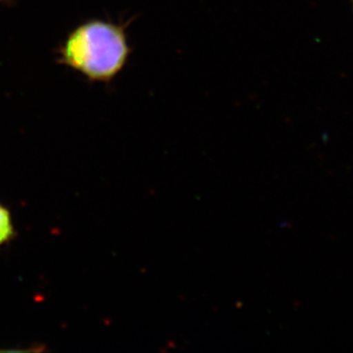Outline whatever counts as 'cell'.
I'll return each mask as SVG.
<instances>
[{
    "mask_svg": "<svg viewBox=\"0 0 353 353\" xmlns=\"http://www.w3.org/2000/svg\"><path fill=\"white\" fill-rule=\"evenodd\" d=\"M352 2H353V0H352Z\"/></svg>",
    "mask_w": 353,
    "mask_h": 353,
    "instance_id": "cell-4",
    "label": "cell"
},
{
    "mask_svg": "<svg viewBox=\"0 0 353 353\" xmlns=\"http://www.w3.org/2000/svg\"><path fill=\"white\" fill-rule=\"evenodd\" d=\"M130 22L90 19L74 28L57 50V63L90 83H112L132 52L128 38Z\"/></svg>",
    "mask_w": 353,
    "mask_h": 353,
    "instance_id": "cell-1",
    "label": "cell"
},
{
    "mask_svg": "<svg viewBox=\"0 0 353 353\" xmlns=\"http://www.w3.org/2000/svg\"><path fill=\"white\" fill-rule=\"evenodd\" d=\"M15 234L10 211L0 203V248L13 240Z\"/></svg>",
    "mask_w": 353,
    "mask_h": 353,
    "instance_id": "cell-2",
    "label": "cell"
},
{
    "mask_svg": "<svg viewBox=\"0 0 353 353\" xmlns=\"http://www.w3.org/2000/svg\"><path fill=\"white\" fill-rule=\"evenodd\" d=\"M9 1H11V0H0V4L8 3Z\"/></svg>",
    "mask_w": 353,
    "mask_h": 353,
    "instance_id": "cell-3",
    "label": "cell"
}]
</instances>
